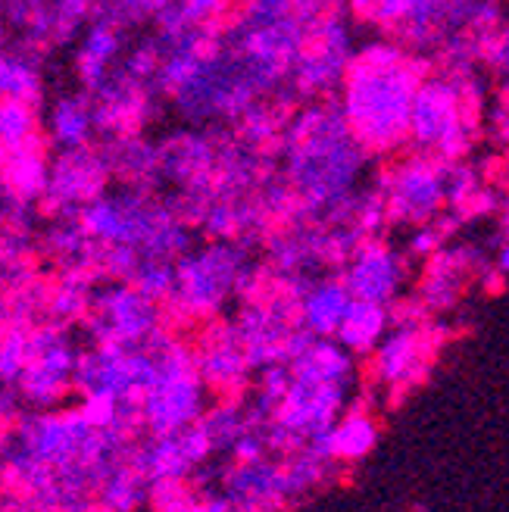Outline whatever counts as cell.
<instances>
[{
    "mask_svg": "<svg viewBox=\"0 0 509 512\" xmlns=\"http://www.w3.org/2000/svg\"><path fill=\"white\" fill-rule=\"evenodd\" d=\"M353 60L350 50V29L338 10H328L310 32L307 47L300 50L294 66H291V79L294 88L300 94H328L335 91L344 75L347 66Z\"/></svg>",
    "mask_w": 509,
    "mask_h": 512,
    "instance_id": "7",
    "label": "cell"
},
{
    "mask_svg": "<svg viewBox=\"0 0 509 512\" xmlns=\"http://www.w3.org/2000/svg\"><path fill=\"white\" fill-rule=\"evenodd\" d=\"M472 263H475L472 250H438L435 253V260H431L422 285H419V300L428 313H447L460 303Z\"/></svg>",
    "mask_w": 509,
    "mask_h": 512,
    "instance_id": "15",
    "label": "cell"
},
{
    "mask_svg": "<svg viewBox=\"0 0 509 512\" xmlns=\"http://www.w3.org/2000/svg\"><path fill=\"white\" fill-rule=\"evenodd\" d=\"M444 191H447V207L466 213L469 200L478 194V172L463 160H450L444 166Z\"/></svg>",
    "mask_w": 509,
    "mask_h": 512,
    "instance_id": "23",
    "label": "cell"
},
{
    "mask_svg": "<svg viewBox=\"0 0 509 512\" xmlns=\"http://www.w3.org/2000/svg\"><path fill=\"white\" fill-rule=\"evenodd\" d=\"M194 360L207 391L219 394L222 400H238L244 394L250 363L235 335V325H210L203 331V341L200 350L194 353Z\"/></svg>",
    "mask_w": 509,
    "mask_h": 512,
    "instance_id": "12",
    "label": "cell"
},
{
    "mask_svg": "<svg viewBox=\"0 0 509 512\" xmlns=\"http://www.w3.org/2000/svg\"><path fill=\"white\" fill-rule=\"evenodd\" d=\"M344 413V384H316L294 378L288 394L278 400L272 409L275 425H285L288 431H297L300 438H313V434L328 431L338 416Z\"/></svg>",
    "mask_w": 509,
    "mask_h": 512,
    "instance_id": "11",
    "label": "cell"
},
{
    "mask_svg": "<svg viewBox=\"0 0 509 512\" xmlns=\"http://www.w3.org/2000/svg\"><path fill=\"white\" fill-rule=\"evenodd\" d=\"M91 125H94V110L88 104H82V100H60L54 113H50L47 138L60 150H75L88 144Z\"/></svg>",
    "mask_w": 509,
    "mask_h": 512,
    "instance_id": "21",
    "label": "cell"
},
{
    "mask_svg": "<svg viewBox=\"0 0 509 512\" xmlns=\"http://www.w3.org/2000/svg\"><path fill=\"white\" fill-rule=\"evenodd\" d=\"M247 266V256L232 241H216L207 250L182 253L175 263V291L163 313L175 319H213L228 294H238V278Z\"/></svg>",
    "mask_w": 509,
    "mask_h": 512,
    "instance_id": "4",
    "label": "cell"
},
{
    "mask_svg": "<svg viewBox=\"0 0 509 512\" xmlns=\"http://www.w3.org/2000/svg\"><path fill=\"white\" fill-rule=\"evenodd\" d=\"M438 328H425V322H394V331H388L372 350V372L381 384L394 391H410L428 375L431 356L438 347Z\"/></svg>",
    "mask_w": 509,
    "mask_h": 512,
    "instance_id": "8",
    "label": "cell"
},
{
    "mask_svg": "<svg viewBox=\"0 0 509 512\" xmlns=\"http://www.w3.org/2000/svg\"><path fill=\"white\" fill-rule=\"evenodd\" d=\"M391 325V310L385 303H372V300H350V310L338 328V341L350 350V353H372L378 347V341L388 335Z\"/></svg>",
    "mask_w": 509,
    "mask_h": 512,
    "instance_id": "18",
    "label": "cell"
},
{
    "mask_svg": "<svg viewBox=\"0 0 509 512\" xmlns=\"http://www.w3.org/2000/svg\"><path fill=\"white\" fill-rule=\"evenodd\" d=\"M403 275H406V266L391 244L378 238H363L347 256L341 278L356 300H372V303L388 306L400 294Z\"/></svg>",
    "mask_w": 509,
    "mask_h": 512,
    "instance_id": "10",
    "label": "cell"
},
{
    "mask_svg": "<svg viewBox=\"0 0 509 512\" xmlns=\"http://www.w3.org/2000/svg\"><path fill=\"white\" fill-rule=\"evenodd\" d=\"M294 378L316 384H347L353 375V353L338 338H316L307 353L288 363Z\"/></svg>",
    "mask_w": 509,
    "mask_h": 512,
    "instance_id": "17",
    "label": "cell"
},
{
    "mask_svg": "<svg viewBox=\"0 0 509 512\" xmlns=\"http://www.w3.org/2000/svg\"><path fill=\"white\" fill-rule=\"evenodd\" d=\"M269 447H266V434H260L257 428H247L241 438L232 444V456L235 463H260V459H266Z\"/></svg>",
    "mask_w": 509,
    "mask_h": 512,
    "instance_id": "25",
    "label": "cell"
},
{
    "mask_svg": "<svg viewBox=\"0 0 509 512\" xmlns=\"http://www.w3.org/2000/svg\"><path fill=\"white\" fill-rule=\"evenodd\" d=\"M191 512H232V500H228L225 494H207V497H197Z\"/></svg>",
    "mask_w": 509,
    "mask_h": 512,
    "instance_id": "27",
    "label": "cell"
},
{
    "mask_svg": "<svg viewBox=\"0 0 509 512\" xmlns=\"http://www.w3.org/2000/svg\"><path fill=\"white\" fill-rule=\"evenodd\" d=\"M369 19L416 47H431L447 32V0H378Z\"/></svg>",
    "mask_w": 509,
    "mask_h": 512,
    "instance_id": "13",
    "label": "cell"
},
{
    "mask_svg": "<svg viewBox=\"0 0 509 512\" xmlns=\"http://www.w3.org/2000/svg\"><path fill=\"white\" fill-rule=\"evenodd\" d=\"M97 497L110 512H135L150 500V481L132 463H119L97 484Z\"/></svg>",
    "mask_w": 509,
    "mask_h": 512,
    "instance_id": "19",
    "label": "cell"
},
{
    "mask_svg": "<svg viewBox=\"0 0 509 512\" xmlns=\"http://www.w3.org/2000/svg\"><path fill=\"white\" fill-rule=\"evenodd\" d=\"M157 356V381L141 400V419L150 438H163V434H175L188 425H194L203 416V384L197 372L194 350L182 341H172Z\"/></svg>",
    "mask_w": 509,
    "mask_h": 512,
    "instance_id": "5",
    "label": "cell"
},
{
    "mask_svg": "<svg viewBox=\"0 0 509 512\" xmlns=\"http://www.w3.org/2000/svg\"><path fill=\"white\" fill-rule=\"evenodd\" d=\"M94 425L82 416V409H63V413H41L19 425V447L35 456L38 463L54 472L79 466L85 441Z\"/></svg>",
    "mask_w": 509,
    "mask_h": 512,
    "instance_id": "9",
    "label": "cell"
},
{
    "mask_svg": "<svg viewBox=\"0 0 509 512\" xmlns=\"http://www.w3.org/2000/svg\"><path fill=\"white\" fill-rule=\"evenodd\" d=\"M444 166L447 163L431 153H416V157L400 160L388 175H381V194L388 200L394 222L425 225L444 213Z\"/></svg>",
    "mask_w": 509,
    "mask_h": 512,
    "instance_id": "6",
    "label": "cell"
},
{
    "mask_svg": "<svg viewBox=\"0 0 509 512\" xmlns=\"http://www.w3.org/2000/svg\"><path fill=\"white\" fill-rule=\"evenodd\" d=\"M410 250L416 253V256H435L438 250H441V232L435 225H419L416 228V235L410 238Z\"/></svg>",
    "mask_w": 509,
    "mask_h": 512,
    "instance_id": "26",
    "label": "cell"
},
{
    "mask_svg": "<svg viewBox=\"0 0 509 512\" xmlns=\"http://www.w3.org/2000/svg\"><path fill=\"white\" fill-rule=\"evenodd\" d=\"M378 422L372 419L369 409L363 406H353L344 413V419H338L328 431L313 434L307 441V447L325 459L328 466H338V463H360L363 456H369L378 444Z\"/></svg>",
    "mask_w": 509,
    "mask_h": 512,
    "instance_id": "14",
    "label": "cell"
},
{
    "mask_svg": "<svg viewBox=\"0 0 509 512\" xmlns=\"http://www.w3.org/2000/svg\"><path fill=\"white\" fill-rule=\"evenodd\" d=\"M466 75H425L416 88L413 113H410V141L419 147V153H431L444 163L463 160L472 138L475 122L472 110L475 100L466 94Z\"/></svg>",
    "mask_w": 509,
    "mask_h": 512,
    "instance_id": "3",
    "label": "cell"
},
{
    "mask_svg": "<svg viewBox=\"0 0 509 512\" xmlns=\"http://www.w3.org/2000/svg\"><path fill=\"white\" fill-rule=\"evenodd\" d=\"M353 294L347 291L344 278L310 281V288L297 300V325L313 331L316 338H335L350 310Z\"/></svg>",
    "mask_w": 509,
    "mask_h": 512,
    "instance_id": "16",
    "label": "cell"
},
{
    "mask_svg": "<svg viewBox=\"0 0 509 512\" xmlns=\"http://www.w3.org/2000/svg\"><path fill=\"white\" fill-rule=\"evenodd\" d=\"M375 4H378V0H347V7H350L353 13H360V16H369Z\"/></svg>",
    "mask_w": 509,
    "mask_h": 512,
    "instance_id": "28",
    "label": "cell"
},
{
    "mask_svg": "<svg viewBox=\"0 0 509 512\" xmlns=\"http://www.w3.org/2000/svg\"><path fill=\"white\" fill-rule=\"evenodd\" d=\"M422 79L425 63L410 54L391 63L356 54L347 66L341 97L356 141L375 153H391L410 141V113Z\"/></svg>",
    "mask_w": 509,
    "mask_h": 512,
    "instance_id": "2",
    "label": "cell"
},
{
    "mask_svg": "<svg viewBox=\"0 0 509 512\" xmlns=\"http://www.w3.org/2000/svg\"><path fill=\"white\" fill-rule=\"evenodd\" d=\"M288 182L303 216L350 222L353 182L366 166V147L356 141L341 104L303 107L285 132Z\"/></svg>",
    "mask_w": 509,
    "mask_h": 512,
    "instance_id": "1",
    "label": "cell"
},
{
    "mask_svg": "<svg viewBox=\"0 0 509 512\" xmlns=\"http://www.w3.org/2000/svg\"><path fill=\"white\" fill-rule=\"evenodd\" d=\"M200 425H203V431L210 434L213 450H219V447H232V444L241 438V434L250 428V422H247V416L241 413L238 400H222V403H216L213 409H203Z\"/></svg>",
    "mask_w": 509,
    "mask_h": 512,
    "instance_id": "22",
    "label": "cell"
},
{
    "mask_svg": "<svg viewBox=\"0 0 509 512\" xmlns=\"http://www.w3.org/2000/svg\"><path fill=\"white\" fill-rule=\"evenodd\" d=\"M481 44V57H488L491 66L509 82V29L506 32H491V35H478Z\"/></svg>",
    "mask_w": 509,
    "mask_h": 512,
    "instance_id": "24",
    "label": "cell"
},
{
    "mask_svg": "<svg viewBox=\"0 0 509 512\" xmlns=\"http://www.w3.org/2000/svg\"><path fill=\"white\" fill-rule=\"evenodd\" d=\"M497 272L500 275H509V241L500 247V253H497Z\"/></svg>",
    "mask_w": 509,
    "mask_h": 512,
    "instance_id": "29",
    "label": "cell"
},
{
    "mask_svg": "<svg viewBox=\"0 0 509 512\" xmlns=\"http://www.w3.org/2000/svg\"><path fill=\"white\" fill-rule=\"evenodd\" d=\"M328 469H332V466H328L325 459H319L310 447L282 456V459H278V484H282L285 500L294 503L297 497L313 494L325 481Z\"/></svg>",
    "mask_w": 509,
    "mask_h": 512,
    "instance_id": "20",
    "label": "cell"
}]
</instances>
